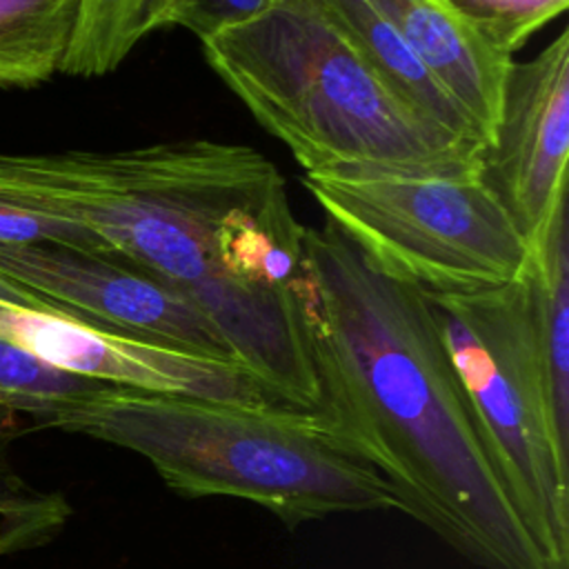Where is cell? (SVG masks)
Listing matches in <instances>:
<instances>
[{
	"mask_svg": "<svg viewBox=\"0 0 569 569\" xmlns=\"http://www.w3.org/2000/svg\"><path fill=\"white\" fill-rule=\"evenodd\" d=\"M496 51L513 58L525 42L549 20L560 16L569 0H445Z\"/></svg>",
	"mask_w": 569,
	"mask_h": 569,
	"instance_id": "cell-16",
	"label": "cell"
},
{
	"mask_svg": "<svg viewBox=\"0 0 569 569\" xmlns=\"http://www.w3.org/2000/svg\"><path fill=\"white\" fill-rule=\"evenodd\" d=\"M0 244H60L80 251L111 253L102 240L84 227L64 218L22 209L4 198H0Z\"/></svg>",
	"mask_w": 569,
	"mask_h": 569,
	"instance_id": "cell-17",
	"label": "cell"
},
{
	"mask_svg": "<svg viewBox=\"0 0 569 569\" xmlns=\"http://www.w3.org/2000/svg\"><path fill=\"white\" fill-rule=\"evenodd\" d=\"M82 0H0V89H31L62 71Z\"/></svg>",
	"mask_w": 569,
	"mask_h": 569,
	"instance_id": "cell-12",
	"label": "cell"
},
{
	"mask_svg": "<svg viewBox=\"0 0 569 569\" xmlns=\"http://www.w3.org/2000/svg\"><path fill=\"white\" fill-rule=\"evenodd\" d=\"M104 387V382L62 371L0 338V407L4 411L27 413L38 427H47L51 418Z\"/></svg>",
	"mask_w": 569,
	"mask_h": 569,
	"instance_id": "cell-14",
	"label": "cell"
},
{
	"mask_svg": "<svg viewBox=\"0 0 569 569\" xmlns=\"http://www.w3.org/2000/svg\"><path fill=\"white\" fill-rule=\"evenodd\" d=\"M200 44L216 76L305 173L480 169L485 147L398 102L313 0H271Z\"/></svg>",
	"mask_w": 569,
	"mask_h": 569,
	"instance_id": "cell-4",
	"label": "cell"
},
{
	"mask_svg": "<svg viewBox=\"0 0 569 569\" xmlns=\"http://www.w3.org/2000/svg\"><path fill=\"white\" fill-rule=\"evenodd\" d=\"M427 300L522 525L551 569H567L569 449L551 422L531 269L502 287Z\"/></svg>",
	"mask_w": 569,
	"mask_h": 569,
	"instance_id": "cell-5",
	"label": "cell"
},
{
	"mask_svg": "<svg viewBox=\"0 0 569 569\" xmlns=\"http://www.w3.org/2000/svg\"><path fill=\"white\" fill-rule=\"evenodd\" d=\"M298 300L320 411L402 513L482 569H551L485 449L427 293L325 220L305 227Z\"/></svg>",
	"mask_w": 569,
	"mask_h": 569,
	"instance_id": "cell-2",
	"label": "cell"
},
{
	"mask_svg": "<svg viewBox=\"0 0 569 569\" xmlns=\"http://www.w3.org/2000/svg\"><path fill=\"white\" fill-rule=\"evenodd\" d=\"M0 273L78 318L233 360L193 302L118 256L60 244H0Z\"/></svg>",
	"mask_w": 569,
	"mask_h": 569,
	"instance_id": "cell-9",
	"label": "cell"
},
{
	"mask_svg": "<svg viewBox=\"0 0 569 569\" xmlns=\"http://www.w3.org/2000/svg\"><path fill=\"white\" fill-rule=\"evenodd\" d=\"M0 409H2V407H0Z\"/></svg>",
	"mask_w": 569,
	"mask_h": 569,
	"instance_id": "cell-21",
	"label": "cell"
},
{
	"mask_svg": "<svg viewBox=\"0 0 569 569\" xmlns=\"http://www.w3.org/2000/svg\"><path fill=\"white\" fill-rule=\"evenodd\" d=\"M184 0H144V33H153L158 29L169 27L171 16L176 13V9L182 4Z\"/></svg>",
	"mask_w": 569,
	"mask_h": 569,
	"instance_id": "cell-20",
	"label": "cell"
},
{
	"mask_svg": "<svg viewBox=\"0 0 569 569\" xmlns=\"http://www.w3.org/2000/svg\"><path fill=\"white\" fill-rule=\"evenodd\" d=\"M540 342L553 431L569 449V236L567 207L558 211L545 247L531 258Z\"/></svg>",
	"mask_w": 569,
	"mask_h": 569,
	"instance_id": "cell-13",
	"label": "cell"
},
{
	"mask_svg": "<svg viewBox=\"0 0 569 569\" xmlns=\"http://www.w3.org/2000/svg\"><path fill=\"white\" fill-rule=\"evenodd\" d=\"M569 31L529 60L507 67L496 127L480 153V178L516 229L540 253L567 207Z\"/></svg>",
	"mask_w": 569,
	"mask_h": 569,
	"instance_id": "cell-7",
	"label": "cell"
},
{
	"mask_svg": "<svg viewBox=\"0 0 569 569\" xmlns=\"http://www.w3.org/2000/svg\"><path fill=\"white\" fill-rule=\"evenodd\" d=\"M142 16L144 0H82L60 73L100 78L116 71L147 38Z\"/></svg>",
	"mask_w": 569,
	"mask_h": 569,
	"instance_id": "cell-15",
	"label": "cell"
},
{
	"mask_svg": "<svg viewBox=\"0 0 569 569\" xmlns=\"http://www.w3.org/2000/svg\"><path fill=\"white\" fill-rule=\"evenodd\" d=\"M47 427L138 453L182 498H240L289 529L333 513L402 511L393 487L313 409L107 385Z\"/></svg>",
	"mask_w": 569,
	"mask_h": 569,
	"instance_id": "cell-3",
	"label": "cell"
},
{
	"mask_svg": "<svg viewBox=\"0 0 569 569\" xmlns=\"http://www.w3.org/2000/svg\"><path fill=\"white\" fill-rule=\"evenodd\" d=\"M0 305L7 307H22V309H36V311H51V309H60L53 302L36 296L31 289L18 284L16 280H11L9 276L0 273ZM64 311V309H60ZM69 313V311H67Z\"/></svg>",
	"mask_w": 569,
	"mask_h": 569,
	"instance_id": "cell-19",
	"label": "cell"
},
{
	"mask_svg": "<svg viewBox=\"0 0 569 569\" xmlns=\"http://www.w3.org/2000/svg\"><path fill=\"white\" fill-rule=\"evenodd\" d=\"M305 187L385 273L427 293H471L522 278L531 251L471 173H305Z\"/></svg>",
	"mask_w": 569,
	"mask_h": 569,
	"instance_id": "cell-6",
	"label": "cell"
},
{
	"mask_svg": "<svg viewBox=\"0 0 569 569\" xmlns=\"http://www.w3.org/2000/svg\"><path fill=\"white\" fill-rule=\"evenodd\" d=\"M318 11L369 64V69L418 118L451 136L485 147L478 129L453 96L407 47L371 0H313Z\"/></svg>",
	"mask_w": 569,
	"mask_h": 569,
	"instance_id": "cell-11",
	"label": "cell"
},
{
	"mask_svg": "<svg viewBox=\"0 0 569 569\" xmlns=\"http://www.w3.org/2000/svg\"><path fill=\"white\" fill-rule=\"evenodd\" d=\"M0 338L62 371L113 387L222 402H276L233 360L138 338L60 309L0 305Z\"/></svg>",
	"mask_w": 569,
	"mask_h": 569,
	"instance_id": "cell-8",
	"label": "cell"
},
{
	"mask_svg": "<svg viewBox=\"0 0 569 569\" xmlns=\"http://www.w3.org/2000/svg\"><path fill=\"white\" fill-rule=\"evenodd\" d=\"M418 60L491 140L511 58L489 47L445 0H371Z\"/></svg>",
	"mask_w": 569,
	"mask_h": 569,
	"instance_id": "cell-10",
	"label": "cell"
},
{
	"mask_svg": "<svg viewBox=\"0 0 569 569\" xmlns=\"http://www.w3.org/2000/svg\"><path fill=\"white\" fill-rule=\"evenodd\" d=\"M269 2L271 0H184L171 16L169 27H182L198 40H204L260 16Z\"/></svg>",
	"mask_w": 569,
	"mask_h": 569,
	"instance_id": "cell-18",
	"label": "cell"
},
{
	"mask_svg": "<svg viewBox=\"0 0 569 569\" xmlns=\"http://www.w3.org/2000/svg\"><path fill=\"white\" fill-rule=\"evenodd\" d=\"M0 198L71 220L218 329L280 405L320 411L302 311L305 224L258 149L209 138L118 151H0Z\"/></svg>",
	"mask_w": 569,
	"mask_h": 569,
	"instance_id": "cell-1",
	"label": "cell"
}]
</instances>
